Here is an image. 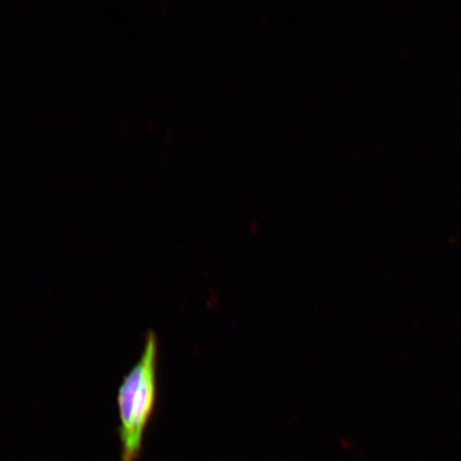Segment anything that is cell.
<instances>
[{
  "label": "cell",
  "instance_id": "1",
  "mask_svg": "<svg viewBox=\"0 0 461 461\" xmlns=\"http://www.w3.org/2000/svg\"><path fill=\"white\" fill-rule=\"evenodd\" d=\"M159 343L149 330L140 361L126 375L118 390L121 461H138L144 435L158 403V367Z\"/></svg>",
  "mask_w": 461,
  "mask_h": 461
}]
</instances>
